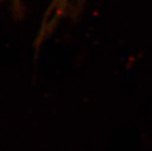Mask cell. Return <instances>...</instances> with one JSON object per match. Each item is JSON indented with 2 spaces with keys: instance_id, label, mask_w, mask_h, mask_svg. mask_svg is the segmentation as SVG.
<instances>
[{
  "instance_id": "1",
  "label": "cell",
  "mask_w": 152,
  "mask_h": 151,
  "mask_svg": "<svg viewBox=\"0 0 152 151\" xmlns=\"http://www.w3.org/2000/svg\"><path fill=\"white\" fill-rule=\"evenodd\" d=\"M69 2L70 0H51L47 10L45 11L40 30L38 31L37 39L35 41L37 47L39 46L43 42V40L52 34L61 18L66 13Z\"/></svg>"
},
{
  "instance_id": "2",
  "label": "cell",
  "mask_w": 152,
  "mask_h": 151,
  "mask_svg": "<svg viewBox=\"0 0 152 151\" xmlns=\"http://www.w3.org/2000/svg\"><path fill=\"white\" fill-rule=\"evenodd\" d=\"M12 5V8L14 9V12L17 14H21L23 10V5H22V0H6Z\"/></svg>"
}]
</instances>
